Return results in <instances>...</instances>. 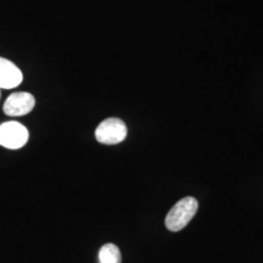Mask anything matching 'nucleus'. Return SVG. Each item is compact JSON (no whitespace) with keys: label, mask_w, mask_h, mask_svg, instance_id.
<instances>
[{"label":"nucleus","mask_w":263,"mask_h":263,"mask_svg":"<svg viewBox=\"0 0 263 263\" xmlns=\"http://www.w3.org/2000/svg\"><path fill=\"white\" fill-rule=\"evenodd\" d=\"M29 133L24 124L10 121L0 124V146L17 150L27 144Z\"/></svg>","instance_id":"nucleus-2"},{"label":"nucleus","mask_w":263,"mask_h":263,"mask_svg":"<svg viewBox=\"0 0 263 263\" xmlns=\"http://www.w3.org/2000/svg\"><path fill=\"white\" fill-rule=\"evenodd\" d=\"M24 76L14 62L0 58V89H12L22 83Z\"/></svg>","instance_id":"nucleus-5"},{"label":"nucleus","mask_w":263,"mask_h":263,"mask_svg":"<svg viewBox=\"0 0 263 263\" xmlns=\"http://www.w3.org/2000/svg\"><path fill=\"white\" fill-rule=\"evenodd\" d=\"M127 137V127L120 118H107L99 124L95 130V138L105 145H116L122 143Z\"/></svg>","instance_id":"nucleus-3"},{"label":"nucleus","mask_w":263,"mask_h":263,"mask_svg":"<svg viewBox=\"0 0 263 263\" xmlns=\"http://www.w3.org/2000/svg\"><path fill=\"white\" fill-rule=\"evenodd\" d=\"M35 105V99L32 94L26 91L14 93L6 99L4 104V112L8 116L18 117L31 112Z\"/></svg>","instance_id":"nucleus-4"},{"label":"nucleus","mask_w":263,"mask_h":263,"mask_svg":"<svg viewBox=\"0 0 263 263\" xmlns=\"http://www.w3.org/2000/svg\"><path fill=\"white\" fill-rule=\"evenodd\" d=\"M121 251L115 244H105L99 250V262L100 263H121Z\"/></svg>","instance_id":"nucleus-6"},{"label":"nucleus","mask_w":263,"mask_h":263,"mask_svg":"<svg viewBox=\"0 0 263 263\" xmlns=\"http://www.w3.org/2000/svg\"><path fill=\"white\" fill-rule=\"evenodd\" d=\"M197 209H199V203L195 197H184L167 213L166 221H164L167 229L171 232H179L185 228L186 224L193 219V217L196 215Z\"/></svg>","instance_id":"nucleus-1"}]
</instances>
